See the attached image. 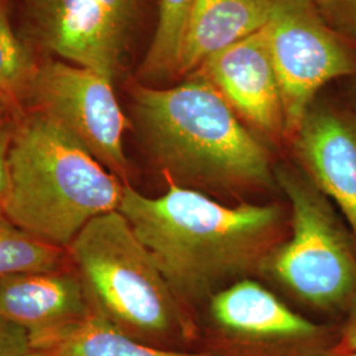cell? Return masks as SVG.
Returning a JSON list of instances; mask_svg holds the SVG:
<instances>
[{
    "mask_svg": "<svg viewBox=\"0 0 356 356\" xmlns=\"http://www.w3.org/2000/svg\"><path fill=\"white\" fill-rule=\"evenodd\" d=\"M264 32L293 138L318 90L355 73V54L312 0H275Z\"/></svg>",
    "mask_w": 356,
    "mask_h": 356,
    "instance_id": "8992f818",
    "label": "cell"
},
{
    "mask_svg": "<svg viewBox=\"0 0 356 356\" xmlns=\"http://www.w3.org/2000/svg\"><path fill=\"white\" fill-rule=\"evenodd\" d=\"M124 186L51 118L20 116L3 202L15 225L66 250L90 220L119 209Z\"/></svg>",
    "mask_w": 356,
    "mask_h": 356,
    "instance_id": "3957f363",
    "label": "cell"
},
{
    "mask_svg": "<svg viewBox=\"0 0 356 356\" xmlns=\"http://www.w3.org/2000/svg\"><path fill=\"white\" fill-rule=\"evenodd\" d=\"M191 4L193 0H160L157 26L139 69L141 81L153 83L177 76L179 49Z\"/></svg>",
    "mask_w": 356,
    "mask_h": 356,
    "instance_id": "e0dca14e",
    "label": "cell"
},
{
    "mask_svg": "<svg viewBox=\"0 0 356 356\" xmlns=\"http://www.w3.org/2000/svg\"><path fill=\"white\" fill-rule=\"evenodd\" d=\"M67 250L44 242L0 211V280L13 275L66 268Z\"/></svg>",
    "mask_w": 356,
    "mask_h": 356,
    "instance_id": "2e32d148",
    "label": "cell"
},
{
    "mask_svg": "<svg viewBox=\"0 0 356 356\" xmlns=\"http://www.w3.org/2000/svg\"><path fill=\"white\" fill-rule=\"evenodd\" d=\"M329 356H356V353H350V354H330Z\"/></svg>",
    "mask_w": 356,
    "mask_h": 356,
    "instance_id": "603a6c76",
    "label": "cell"
},
{
    "mask_svg": "<svg viewBox=\"0 0 356 356\" xmlns=\"http://www.w3.org/2000/svg\"><path fill=\"white\" fill-rule=\"evenodd\" d=\"M294 147L312 184L341 209L356 236V114L312 104Z\"/></svg>",
    "mask_w": 356,
    "mask_h": 356,
    "instance_id": "8fae6325",
    "label": "cell"
},
{
    "mask_svg": "<svg viewBox=\"0 0 356 356\" xmlns=\"http://www.w3.org/2000/svg\"><path fill=\"white\" fill-rule=\"evenodd\" d=\"M323 16L356 40V0H329Z\"/></svg>",
    "mask_w": 356,
    "mask_h": 356,
    "instance_id": "ffe728a7",
    "label": "cell"
},
{
    "mask_svg": "<svg viewBox=\"0 0 356 356\" xmlns=\"http://www.w3.org/2000/svg\"><path fill=\"white\" fill-rule=\"evenodd\" d=\"M292 206V236L261 267L309 305L335 309L356 297V254L327 198L300 175L281 172Z\"/></svg>",
    "mask_w": 356,
    "mask_h": 356,
    "instance_id": "5b68a950",
    "label": "cell"
},
{
    "mask_svg": "<svg viewBox=\"0 0 356 356\" xmlns=\"http://www.w3.org/2000/svg\"><path fill=\"white\" fill-rule=\"evenodd\" d=\"M20 116L22 115L13 114V111L0 106V211H3V202L8 186V160Z\"/></svg>",
    "mask_w": 356,
    "mask_h": 356,
    "instance_id": "ac0fdd59",
    "label": "cell"
},
{
    "mask_svg": "<svg viewBox=\"0 0 356 356\" xmlns=\"http://www.w3.org/2000/svg\"><path fill=\"white\" fill-rule=\"evenodd\" d=\"M29 346L26 330L0 318V356H26Z\"/></svg>",
    "mask_w": 356,
    "mask_h": 356,
    "instance_id": "d6986e66",
    "label": "cell"
},
{
    "mask_svg": "<svg viewBox=\"0 0 356 356\" xmlns=\"http://www.w3.org/2000/svg\"><path fill=\"white\" fill-rule=\"evenodd\" d=\"M66 250L94 314L154 347L193 339L191 317L119 210L90 220Z\"/></svg>",
    "mask_w": 356,
    "mask_h": 356,
    "instance_id": "277c9868",
    "label": "cell"
},
{
    "mask_svg": "<svg viewBox=\"0 0 356 356\" xmlns=\"http://www.w3.org/2000/svg\"><path fill=\"white\" fill-rule=\"evenodd\" d=\"M356 353V305L347 322L344 323L339 342L334 347L331 354H350Z\"/></svg>",
    "mask_w": 356,
    "mask_h": 356,
    "instance_id": "44dd1931",
    "label": "cell"
},
{
    "mask_svg": "<svg viewBox=\"0 0 356 356\" xmlns=\"http://www.w3.org/2000/svg\"><path fill=\"white\" fill-rule=\"evenodd\" d=\"M275 0H193L177 76L193 74L218 51L267 26Z\"/></svg>",
    "mask_w": 356,
    "mask_h": 356,
    "instance_id": "4fadbf2b",
    "label": "cell"
},
{
    "mask_svg": "<svg viewBox=\"0 0 356 356\" xmlns=\"http://www.w3.org/2000/svg\"><path fill=\"white\" fill-rule=\"evenodd\" d=\"M91 313L74 268L20 273L0 280V318L26 330L29 338L64 329Z\"/></svg>",
    "mask_w": 356,
    "mask_h": 356,
    "instance_id": "7c38bea8",
    "label": "cell"
},
{
    "mask_svg": "<svg viewBox=\"0 0 356 356\" xmlns=\"http://www.w3.org/2000/svg\"><path fill=\"white\" fill-rule=\"evenodd\" d=\"M28 110L51 118L128 185L131 169L123 138L131 123L110 78L66 61H45L38 64Z\"/></svg>",
    "mask_w": 356,
    "mask_h": 356,
    "instance_id": "52a82bcc",
    "label": "cell"
},
{
    "mask_svg": "<svg viewBox=\"0 0 356 356\" xmlns=\"http://www.w3.org/2000/svg\"><path fill=\"white\" fill-rule=\"evenodd\" d=\"M26 356H214L154 347L91 313L64 329L29 338Z\"/></svg>",
    "mask_w": 356,
    "mask_h": 356,
    "instance_id": "5bb4252c",
    "label": "cell"
},
{
    "mask_svg": "<svg viewBox=\"0 0 356 356\" xmlns=\"http://www.w3.org/2000/svg\"><path fill=\"white\" fill-rule=\"evenodd\" d=\"M129 94L141 140L165 177L194 191L270 184L267 148L204 78L166 89L135 82Z\"/></svg>",
    "mask_w": 356,
    "mask_h": 356,
    "instance_id": "7a4b0ae2",
    "label": "cell"
},
{
    "mask_svg": "<svg viewBox=\"0 0 356 356\" xmlns=\"http://www.w3.org/2000/svg\"><path fill=\"white\" fill-rule=\"evenodd\" d=\"M317 7L319 8V11L322 13V15L326 11L327 8V4H329V0H312Z\"/></svg>",
    "mask_w": 356,
    "mask_h": 356,
    "instance_id": "7402d4cb",
    "label": "cell"
},
{
    "mask_svg": "<svg viewBox=\"0 0 356 356\" xmlns=\"http://www.w3.org/2000/svg\"><path fill=\"white\" fill-rule=\"evenodd\" d=\"M210 314L222 342L239 351V356H297L322 332L318 325L251 280L238 281L216 293Z\"/></svg>",
    "mask_w": 356,
    "mask_h": 356,
    "instance_id": "9c48e42d",
    "label": "cell"
},
{
    "mask_svg": "<svg viewBox=\"0 0 356 356\" xmlns=\"http://www.w3.org/2000/svg\"><path fill=\"white\" fill-rule=\"evenodd\" d=\"M38 64L15 35L6 0H0V106L23 115L28 110Z\"/></svg>",
    "mask_w": 356,
    "mask_h": 356,
    "instance_id": "9a60e30c",
    "label": "cell"
},
{
    "mask_svg": "<svg viewBox=\"0 0 356 356\" xmlns=\"http://www.w3.org/2000/svg\"><path fill=\"white\" fill-rule=\"evenodd\" d=\"M165 179L168 189L156 198L128 184L118 210L181 302L201 298L223 281L261 266L276 247L279 206H225Z\"/></svg>",
    "mask_w": 356,
    "mask_h": 356,
    "instance_id": "6da1fadb",
    "label": "cell"
},
{
    "mask_svg": "<svg viewBox=\"0 0 356 356\" xmlns=\"http://www.w3.org/2000/svg\"><path fill=\"white\" fill-rule=\"evenodd\" d=\"M38 41L66 63L114 81L138 15V0H29Z\"/></svg>",
    "mask_w": 356,
    "mask_h": 356,
    "instance_id": "ba28073f",
    "label": "cell"
},
{
    "mask_svg": "<svg viewBox=\"0 0 356 356\" xmlns=\"http://www.w3.org/2000/svg\"><path fill=\"white\" fill-rule=\"evenodd\" d=\"M193 74L213 85L236 115L257 131L273 140L285 136L280 85L264 28L213 54Z\"/></svg>",
    "mask_w": 356,
    "mask_h": 356,
    "instance_id": "30bf717a",
    "label": "cell"
}]
</instances>
